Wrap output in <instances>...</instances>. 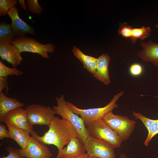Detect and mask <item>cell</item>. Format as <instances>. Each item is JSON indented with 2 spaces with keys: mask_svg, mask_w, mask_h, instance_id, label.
Returning a JSON list of instances; mask_svg holds the SVG:
<instances>
[{
  "mask_svg": "<svg viewBox=\"0 0 158 158\" xmlns=\"http://www.w3.org/2000/svg\"><path fill=\"white\" fill-rule=\"evenodd\" d=\"M49 130L42 136L33 130L30 134L43 144L53 145L58 148L59 155L65 145H68L73 138H78L75 127L68 121L54 116L48 126Z\"/></svg>",
  "mask_w": 158,
  "mask_h": 158,
  "instance_id": "1",
  "label": "cell"
},
{
  "mask_svg": "<svg viewBox=\"0 0 158 158\" xmlns=\"http://www.w3.org/2000/svg\"><path fill=\"white\" fill-rule=\"evenodd\" d=\"M55 99L57 105L54 106L52 108L56 114L71 123L76 130L78 138L83 143L90 136L84 121L72 110L65 101L63 95H61L59 97H56Z\"/></svg>",
  "mask_w": 158,
  "mask_h": 158,
  "instance_id": "2",
  "label": "cell"
},
{
  "mask_svg": "<svg viewBox=\"0 0 158 158\" xmlns=\"http://www.w3.org/2000/svg\"><path fill=\"white\" fill-rule=\"evenodd\" d=\"M90 136L103 141L114 148L120 147L122 141L116 133L102 119L85 125Z\"/></svg>",
  "mask_w": 158,
  "mask_h": 158,
  "instance_id": "3",
  "label": "cell"
},
{
  "mask_svg": "<svg viewBox=\"0 0 158 158\" xmlns=\"http://www.w3.org/2000/svg\"><path fill=\"white\" fill-rule=\"evenodd\" d=\"M124 94L121 91L114 95L109 103L105 106L88 109H80L71 103L67 102L68 106L75 114L79 115L84 121L85 125L98 119H102L107 114L112 111L118 107L116 102Z\"/></svg>",
  "mask_w": 158,
  "mask_h": 158,
  "instance_id": "4",
  "label": "cell"
},
{
  "mask_svg": "<svg viewBox=\"0 0 158 158\" xmlns=\"http://www.w3.org/2000/svg\"><path fill=\"white\" fill-rule=\"evenodd\" d=\"M102 119L116 132L122 141L129 138L135 126V121L127 116L115 115L112 111L107 114Z\"/></svg>",
  "mask_w": 158,
  "mask_h": 158,
  "instance_id": "5",
  "label": "cell"
},
{
  "mask_svg": "<svg viewBox=\"0 0 158 158\" xmlns=\"http://www.w3.org/2000/svg\"><path fill=\"white\" fill-rule=\"evenodd\" d=\"M10 43L16 47L21 52L37 53L44 58H49L48 53H52L55 51L54 44H43L35 39L26 37H15Z\"/></svg>",
  "mask_w": 158,
  "mask_h": 158,
  "instance_id": "6",
  "label": "cell"
},
{
  "mask_svg": "<svg viewBox=\"0 0 158 158\" xmlns=\"http://www.w3.org/2000/svg\"><path fill=\"white\" fill-rule=\"evenodd\" d=\"M27 119L30 126L33 127L35 125H49L56 114L49 106L40 104H32L27 107Z\"/></svg>",
  "mask_w": 158,
  "mask_h": 158,
  "instance_id": "7",
  "label": "cell"
},
{
  "mask_svg": "<svg viewBox=\"0 0 158 158\" xmlns=\"http://www.w3.org/2000/svg\"><path fill=\"white\" fill-rule=\"evenodd\" d=\"M90 157L99 158H115L114 148L108 144L89 136L83 143Z\"/></svg>",
  "mask_w": 158,
  "mask_h": 158,
  "instance_id": "8",
  "label": "cell"
},
{
  "mask_svg": "<svg viewBox=\"0 0 158 158\" xmlns=\"http://www.w3.org/2000/svg\"><path fill=\"white\" fill-rule=\"evenodd\" d=\"M19 150L21 155L25 158H50L53 155L47 147L31 136L28 140L27 148Z\"/></svg>",
  "mask_w": 158,
  "mask_h": 158,
  "instance_id": "9",
  "label": "cell"
},
{
  "mask_svg": "<svg viewBox=\"0 0 158 158\" xmlns=\"http://www.w3.org/2000/svg\"><path fill=\"white\" fill-rule=\"evenodd\" d=\"M0 121L8 123L15 127L24 129L30 133L33 130V128L31 127L28 122L26 111L22 107L8 112Z\"/></svg>",
  "mask_w": 158,
  "mask_h": 158,
  "instance_id": "10",
  "label": "cell"
},
{
  "mask_svg": "<svg viewBox=\"0 0 158 158\" xmlns=\"http://www.w3.org/2000/svg\"><path fill=\"white\" fill-rule=\"evenodd\" d=\"M19 9L15 6L8 12L12 21L11 24L13 32L16 37H26V33L35 35V29L21 19L19 16Z\"/></svg>",
  "mask_w": 158,
  "mask_h": 158,
  "instance_id": "11",
  "label": "cell"
},
{
  "mask_svg": "<svg viewBox=\"0 0 158 158\" xmlns=\"http://www.w3.org/2000/svg\"><path fill=\"white\" fill-rule=\"evenodd\" d=\"M21 52L13 44L9 42H0V56L2 60L11 63L14 67L19 65L23 60Z\"/></svg>",
  "mask_w": 158,
  "mask_h": 158,
  "instance_id": "12",
  "label": "cell"
},
{
  "mask_svg": "<svg viewBox=\"0 0 158 158\" xmlns=\"http://www.w3.org/2000/svg\"><path fill=\"white\" fill-rule=\"evenodd\" d=\"M140 45L142 49L138 53V57L143 61L151 62L158 67V44L151 41L147 42L142 41Z\"/></svg>",
  "mask_w": 158,
  "mask_h": 158,
  "instance_id": "13",
  "label": "cell"
},
{
  "mask_svg": "<svg viewBox=\"0 0 158 158\" xmlns=\"http://www.w3.org/2000/svg\"><path fill=\"white\" fill-rule=\"evenodd\" d=\"M110 60L107 54H103L98 58L95 71L93 74L94 77L104 84L108 85L110 80L109 73V66Z\"/></svg>",
  "mask_w": 158,
  "mask_h": 158,
  "instance_id": "14",
  "label": "cell"
},
{
  "mask_svg": "<svg viewBox=\"0 0 158 158\" xmlns=\"http://www.w3.org/2000/svg\"><path fill=\"white\" fill-rule=\"evenodd\" d=\"M83 143L78 138H72L66 147H64L56 158H69L85 153Z\"/></svg>",
  "mask_w": 158,
  "mask_h": 158,
  "instance_id": "15",
  "label": "cell"
},
{
  "mask_svg": "<svg viewBox=\"0 0 158 158\" xmlns=\"http://www.w3.org/2000/svg\"><path fill=\"white\" fill-rule=\"evenodd\" d=\"M158 100V95L155 96ZM133 115L136 119L140 120L146 128L148 131L147 136L144 142L145 146H148L152 138L158 134V119L154 120L149 118L140 112L133 111Z\"/></svg>",
  "mask_w": 158,
  "mask_h": 158,
  "instance_id": "16",
  "label": "cell"
},
{
  "mask_svg": "<svg viewBox=\"0 0 158 158\" xmlns=\"http://www.w3.org/2000/svg\"><path fill=\"white\" fill-rule=\"evenodd\" d=\"M24 105L18 100L8 97L2 91L0 92V121L8 112Z\"/></svg>",
  "mask_w": 158,
  "mask_h": 158,
  "instance_id": "17",
  "label": "cell"
},
{
  "mask_svg": "<svg viewBox=\"0 0 158 158\" xmlns=\"http://www.w3.org/2000/svg\"><path fill=\"white\" fill-rule=\"evenodd\" d=\"M6 124L9 132L11 138L13 140L21 149H26L30 136V133L26 130L15 127L8 123Z\"/></svg>",
  "mask_w": 158,
  "mask_h": 158,
  "instance_id": "18",
  "label": "cell"
},
{
  "mask_svg": "<svg viewBox=\"0 0 158 158\" xmlns=\"http://www.w3.org/2000/svg\"><path fill=\"white\" fill-rule=\"evenodd\" d=\"M72 51L74 55L82 63L84 67L93 74L96 69L97 58L85 54L75 46H73Z\"/></svg>",
  "mask_w": 158,
  "mask_h": 158,
  "instance_id": "19",
  "label": "cell"
},
{
  "mask_svg": "<svg viewBox=\"0 0 158 158\" xmlns=\"http://www.w3.org/2000/svg\"><path fill=\"white\" fill-rule=\"evenodd\" d=\"M11 25L1 21L0 23V42L10 43L15 38Z\"/></svg>",
  "mask_w": 158,
  "mask_h": 158,
  "instance_id": "20",
  "label": "cell"
},
{
  "mask_svg": "<svg viewBox=\"0 0 158 158\" xmlns=\"http://www.w3.org/2000/svg\"><path fill=\"white\" fill-rule=\"evenodd\" d=\"M151 30L150 27L142 26L139 28H133L131 40L133 44H135L137 40H143L149 37L151 34Z\"/></svg>",
  "mask_w": 158,
  "mask_h": 158,
  "instance_id": "21",
  "label": "cell"
},
{
  "mask_svg": "<svg viewBox=\"0 0 158 158\" xmlns=\"http://www.w3.org/2000/svg\"><path fill=\"white\" fill-rule=\"evenodd\" d=\"M23 72L18 70L16 68H11L6 66L0 61V76L7 77L9 75L19 76L22 75Z\"/></svg>",
  "mask_w": 158,
  "mask_h": 158,
  "instance_id": "22",
  "label": "cell"
},
{
  "mask_svg": "<svg viewBox=\"0 0 158 158\" xmlns=\"http://www.w3.org/2000/svg\"><path fill=\"white\" fill-rule=\"evenodd\" d=\"M17 4L16 0H0V16H5L7 14L8 11Z\"/></svg>",
  "mask_w": 158,
  "mask_h": 158,
  "instance_id": "23",
  "label": "cell"
},
{
  "mask_svg": "<svg viewBox=\"0 0 158 158\" xmlns=\"http://www.w3.org/2000/svg\"><path fill=\"white\" fill-rule=\"evenodd\" d=\"M118 30V34L126 38H130L133 27L126 22L119 23Z\"/></svg>",
  "mask_w": 158,
  "mask_h": 158,
  "instance_id": "24",
  "label": "cell"
},
{
  "mask_svg": "<svg viewBox=\"0 0 158 158\" xmlns=\"http://www.w3.org/2000/svg\"><path fill=\"white\" fill-rule=\"evenodd\" d=\"M27 4L29 10L33 14H40L42 11V7L37 0H28Z\"/></svg>",
  "mask_w": 158,
  "mask_h": 158,
  "instance_id": "25",
  "label": "cell"
},
{
  "mask_svg": "<svg viewBox=\"0 0 158 158\" xmlns=\"http://www.w3.org/2000/svg\"><path fill=\"white\" fill-rule=\"evenodd\" d=\"M130 74L134 76L140 75L143 71V68L142 66L139 63H135L132 64L129 68Z\"/></svg>",
  "mask_w": 158,
  "mask_h": 158,
  "instance_id": "26",
  "label": "cell"
},
{
  "mask_svg": "<svg viewBox=\"0 0 158 158\" xmlns=\"http://www.w3.org/2000/svg\"><path fill=\"white\" fill-rule=\"evenodd\" d=\"M6 150L8 153V155L0 158H24L20 154L19 149L11 146H8L6 147Z\"/></svg>",
  "mask_w": 158,
  "mask_h": 158,
  "instance_id": "27",
  "label": "cell"
},
{
  "mask_svg": "<svg viewBox=\"0 0 158 158\" xmlns=\"http://www.w3.org/2000/svg\"><path fill=\"white\" fill-rule=\"evenodd\" d=\"M4 138H10L9 130L6 128L5 125L0 124V140H2Z\"/></svg>",
  "mask_w": 158,
  "mask_h": 158,
  "instance_id": "28",
  "label": "cell"
},
{
  "mask_svg": "<svg viewBox=\"0 0 158 158\" xmlns=\"http://www.w3.org/2000/svg\"><path fill=\"white\" fill-rule=\"evenodd\" d=\"M6 89V92L7 94L9 90L7 81V77L0 76V92L3 90Z\"/></svg>",
  "mask_w": 158,
  "mask_h": 158,
  "instance_id": "29",
  "label": "cell"
},
{
  "mask_svg": "<svg viewBox=\"0 0 158 158\" xmlns=\"http://www.w3.org/2000/svg\"><path fill=\"white\" fill-rule=\"evenodd\" d=\"M18 1L21 7L23 9L27 11V8L25 3V1L24 0H18Z\"/></svg>",
  "mask_w": 158,
  "mask_h": 158,
  "instance_id": "30",
  "label": "cell"
},
{
  "mask_svg": "<svg viewBox=\"0 0 158 158\" xmlns=\"http://www.w3.org/2000/svg\"><path fill=\"white\" fill-rule=\"evenodd\" d=\"M89 155L86 153L82 155L69 158H89Z\"/></svg>",
  "mask_w": 158,
  "mask_h": 158,
  "instance_id": "31",
  "label": "cell"
},
{
  "mask_svg": "<svg viewBox=\"0 0 158 158\" xmlns=\"http://www.w3.org/2000/svg\"><path fill=\"white\" fill-rule=\"evenodd\" d=\"M119 158H128V157L126 154L122 153L120 154Z\"/></svg>",
  "mask_w": 158,
  "mask_h": 158,
  "instance_id": "32",
  "label": "cell"
},
{
  "mask_svg": "<svg viewBox=\"0 0 158 158\" xmlns=\"http://www.w3.org/2000/svg\"><path fill=\"white\" fill-rule=\"evenodd\" d=\"M89 158H99L97 157H89Z\"/></svg>",
  "mask_w": 158,
  "mask_h": 158,
  "instance_id": "33",
  "label": "cell"
},
{
  "mask_svg": "<svg viewBox=\"0 0 158 158\" xmlns=\"http://www.w3.org/2000/svg\"><path fill=\"white\" fill-rule=\"evenodd\" d=\"M155 27H156L157 28H158V24H157L156 25H155Z\"/></svg>",
  "mask_w": 158,
  "mask_h": 158,
  "instance_id": "34",
  "label": "cell"
}]
</instances>
